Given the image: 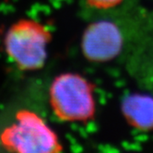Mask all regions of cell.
Returning a JSON list of instances; mask_svg holds the SVG:
<instances>
[{"mask_svg": "<svg viewBox=\"0 0 153 153\" xmlns=\"http://www.w3.org/2000/svg\"><path fill=\"white\" fill-rule=\"evenodd\" d=\"M49 100L53 113L61 121H87L95 114L93 87L76 73L57 76L50 86Z\"/></svg>", "mask_w": 153, "mask_h": 153, "instance_id": "6da1fadb", "label": "cell"}, {"mask_svg": "<svg viewBox=\"0 0 153 153\" xmlns=\"http://www.w3.org/2000/svg\"><path fill=\"white\" fill-rule=\"evenodd\" d=\"M51 40L48 29L34 19H20L8 29L5 48L8 58L21 70H37L47 58Z\"/></svg>", "mask_w": 153, "mask_h": 153, "instance_id": "7a4b0ae2", "label": "cell"}, {"mask_svg": "<svg viewBox=\"0 0 153 153\" xmlns=\"http://www.w3.org/2000/svg\"><path fill=\"white\" fill-rule=\"evenodd\" d=\"M2 145L10 151L19 153L60 152L62 146L57 135L37 114L22 110L15 122L0 136Z\"/></svg>", "mask_w": 153, "mask_h": 153, "instance_id": "3957f363", "label": "cell"}, {"mask_svg": "<svg viewBox=\"0 0 153 153\" xmlns=\"http://www.w3.org/2000/svg\"><path fill=\"white\" fill-rule=\"evenodd\" d=\"M124 37L121 30L111 20H98L85 30L81 49L87 59L92 62H107L122 51Z\"/></svg>", "mask_w": 153, "mask_h": 153, "instance_id": "277c9868", "label": "cell"}, {"mask_svg": "<svg viewBox=\"0 0 153 153\" xmlns=\"http://www.w3.org/2000/svg\"><path fill=\"white\" fill-rule=\"evenodd\" d=\"M122 112L131 126L141 131L153 129V97L140 93L128 95L122 102Z\"/></svg>", "mask_w": 153, "mask_h": 153, "instance_id": "5b68a950", "label": "cell"}, {"mask_svg": "<svg viewBox=\"0 0 153 153\" xmlns=\"http://www.w3.org/2000/svg\"><path fill=\"white\" fill-rule=\"evenodd\" d=\"M90 7L97 9H109L117 7L124 0H85Z\"/></svg>", "mask_w": 153, "mask_h": 153, "instance_id": "8992f818", "label": "cell"}]
</instances>
